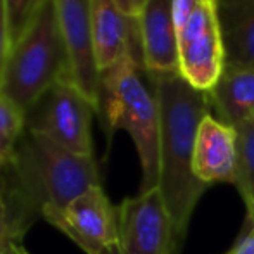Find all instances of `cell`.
Here are the masks:
<instances>
[{
  "mask_svg": "<svg viewBox=\"0 0 254 254\" xmlns=\"http://www.w3.org/2000/svg\"><path fill=\"white\" fill-rule=\"evenodd\" d=\"M159 107V189L182 246L190 216L207 185L194 175L195 138L213 114L209 92L194 88L180 73L147 74Z\"/></svg>",
  "mask_w": 254,
  "mask_h": 254,
  "instance_id": "6da1fadb",
  "label": "cell"
},
{
  "mask_svg": "<svg viewBox=\"0 0 254 254\" xmlns=\"http://www.w3.org/2000/svg\"><path fill=\"white\" fill-rule=\"evenodd\" d=\"M2 173L28 228L37 218L49 221L88 189L101 185L94 156L74 154L31 130L24 131L12 163Z\"/></svg>",
  "mask_w": 254,
  "mask_h": 254,
  "instance_id": "7a4b0ae2",
  "label": "cell"
},
{
  "mask_svg": "<svg viewBox=\"0 0 254 254\" xmlns=\"http://www.w3.org/2000/svg\"><path fill=\"white\" fill-rule=\"evenodd\" d=\"M140 71L131 56L104 71L97 114L109 140L116 130L131 137L142 170L140 192H149L159 184V107Z\"/></svg>",
  "mask_w": 254,
  "mask_h": 254,
  "instance_id": "3957f363",
  "label": "cell"
},
{
  "mask_svg": "<svg viewBox=\"0 0 254 254\" xmlns=\"http://www.w3.org/2000/svg\"><path fill=\"white\" fill-rule=\"evenodd\" d=\"M63 78L71 80V67L56 0H42L30 26L10 49L0 92L26 114Z\"/></svg>",
  "mask_w": 254,
  "mask_h": 254,
  "instance_id": "277c9868",
  "label": "cell"
},
{
  "mask_svg": "<svg viewBox=\"0 0 254 254\" xmlns=\"http://www.w3.org/2000/svg\"><path fill=\"white\" fill-rule=\"evenodd\" d=\"M95 106L69 80L52 85L26 113V130L49 137L61 147L81 156H94L92 118Z\"/></svg>",
  "mask_w": 254,
  "mask_h": 254,
  "instance_id": "5b68a950",
  "label": "cell"
},
{
  "mask_svg": "<svg viewBox=\"0 0 254 254\" xmlns=\"http://www.w3.org/2000/svg\"><path fill=\"white\" fill-rule=\"evenodd\" d=\"M223 69L218 0H206L178 30V71L194 88L211 92Z\"/></svg>",
  "mask_w": 254,
  "mask_h": 254,
  "instance_id": "8992f818",
  "label": "cell"
},
{
  "mask_svg": "<svg viewBox=\"0 0 254 254\" xmlns=\"http://www.w3.org/2000/svg\"><path fill=\"white\" fill-rule=\"evenodd\" d=\"M49 223L85 254H121L120 214L102 185L83 192Z\"/></svg>",
  "mask_w": 254,
  "mask_h": 254,
  "instance_id": "52a82bcc",
  "label": "cell"
},
{
  "mask_svg": "<svg viewBox=\"0 0 254 254\" xmlns=\"http://www.w3.org/2000/svg\"><path fill=\"white\" fill-rule=\"evenodd\" d=\"M121 254H175V227L159 189L127 197L118 206Z\"/></svg>",
  "mask_w": 254,
  "mask_h": 254,
  "instance_id": "ba28073f",
  "label": "cell"
},
{
  "mask_svg": "<svg viewBox=\"0 0 254 254\" xmlns=\"http://www.w3.org/2000/svg\"><path fill=\"white\" fill-rule=\"evenodd\" d=\"M56 10L69 56L71 81L99 111L101 71L92 42V0H56Z\"/></svg>",
  "mask_w": 254,
  "mask_h": 254,
  "instance_id": "9c48e42d",
  "label": "cell"
},
{
  "mask_svg": "<svg viewBox=\"0 0 254 254\" xmlns=\"http://www.w3.org/2000/svg\"><path fill=\"white\" fill-rule=\"evenodd\" d=\"M92 42L101 74L125 56L144 69L138 17H128L116 0H92Z\"/></svg>",
  "mask_w": 254,
  "mask_h": 254,
  "instance_id": "30bf717a",
  "label": "cell"
},
{
  "mask_svg": "<svg viewBox=\"0 0 254 254\" xmlns=\"http://www.w3.org/2000/svg\"><path fill=\"white\" fill-rule=\"evenodd\" d=\"M142 61L147 74L178 71V31L173 17V0H147L138 16Z\"/></svg>",
  "mask_w": 254,
  "mask_h": 254,
  "instance_id": "8fae6325",
  "label": "cell"
},
{
  "mask_svg": "<svg viewBox=\"0 0 254 254\" xmlns=\"http://www.w3.org/2000/svg\"><path fill=\"white\" fill-rule=\"evenodd\" d=\"M237 164V131L234 127L207 114L195 138L194 175L209 187L216 182L235 180Z\"/></svg>",
  "mask_w": 254,
  "mask_h": 254,
  "instance_id": "7c38bea8",
  "label": "cell"
},
{
  "mask_svg": "<svg viewBox=\"0 0 254 254\" xmlns=\"http://www.w3.org/2000/svg\"><path fill=\"white\" fill-rule=\"evenodd\" d=\"M225 66L254 69V0H218Z\"/></svg>",
  "mask_w": 254,
  "mask_h": 254,
  "instance_id": "4fadbf2b",
  "label": "cell"
},
{
  "mask_svg": "<svg viewBox=\"0 0 254 254\" xmlns=\"http://www.w3.org/2000/svg\"><path fill=\"white\" fill-rule=\"evenodd\" d=\"M209 99L214 116L223 123L235 128L254 121V69L225 66Z\"/></svg>",
  "mask_w": 254,
  "mask_h": 254,
  "instance_id": "5bb4252c",
  "label": "cell"
},
{
  "mask_svg": "<svg viewBox=\"0 0 254 254\" xmlns=\"http://www.w3.org/2000/svg\"><path fill=\"white\" fill-rule=\"evenodd\" d=\"M237 131V164H235V180L241 197L246 204V228L254 227V121H248L239 127Z\"/></svg>",
  "mask_w": 254,
  "mask_h": 254,
  "instance_id": "9a60e30c",
  "label": "cell"
},
{
  "mask_svg": "<svg viewBox=\"0 0 254 254\" xmlns=\"http://www.w3.org/2000/svg\"><path fill=\"white\" fill-rule=\"evenodd\" d=\"M28 227L10 195L9 184L0 173V254H17Z\"/></svg>",
  "mask_w": 254,
  "mask_h": 254,
  "instance_id": "2e32d148",
  "label": "cell"
},
{
  "mask_svg": "<svg viewBox=\"0 0 254 254\" xmlns=\"http://www.w3.org/2000/svg\"><path fill=\"white\" fill-rule=\"evenodd\" d=\"M26 131V114L0 92V173L10 166Z\"/></svg>",
  "mask_w": 254,
  "mask_h": 254,
  "instance_id": "e0dca14e",
  "label": "cell"
},
{
  "mask_svg": "<svg viewBox=\"0 0 254 254\" xmlns=\"http://www.w3.org/2000/svg\"><path fill=\"white\" fill-rule=\"evenodd\" d=\"M40 2L42 0H3L12 45L23 37L26 28L30 26Z\"/></svg>",
  "mask_w": 254,
  "mask_h": 254,
  "instance_id": "ac0fdd59",
  "label": "cell"
},
{
  "mask_svg": "<svg viewBox=\"0 0 254 254\" xmlns=\"http://www.w3.org/2000/svg\"><path fill=\"white\" fill-rule=\"evenodd\" d=\"M12 42H10V31H9V21H7L5 3L0 0V80H2L3 69L9 61Z\"/></svg>",
  "mask_w": 254,
  "mask_h": 254,
  "instance_id": "d6986e66",
  "label": "cell"
},
{
  "mask_svg": "<svg viewBox=\"0 0 254 254\" xmlns=\"http://www.w3.org/2000/svg\"><path fill=\"white\" fill-rule=\"evenodd\" d=\"M206 0H173V17L177 31L189 21V17L202 5Z\"/></svg>",
  "mask_w": 254,
  "mask_h": 254,
  "instance_id": "ffe728a7",
  "label": "cell"
},
{
  "mask_svg": "<svg viewBox=\"0 0 254 254\" xmlns=\"http://www.w3.org/2000/svg\"><path fill=\"white\" fill-rule=\"evenodd\" d=\"M227 254H254V227L248 232H242L237 244Z\"/></svg>",
  "mask_w": 254,
  "mask_h": 254,
  "instance_id": "44dd1931",
  "label": "cell"
},
{
  "mask_svg": "<svg viewBox=\"0 0 254 254\" xmlns=\"http://www.w3.org/2000/svg\"><path fill=\"white\" fill-rule=\"evenodd\" d=\"M116 3L128 17H138L147 0H116Z\"/></svg>",
  "mask_w": 254,
  "mask_h": 254,
  "instance_id": "7402d4cb",
  "label": "cell"
},
{
  "mask_svg": "<svg viewBox=\"0 0 254 254\" xmlns=\"http://www.w3.org/2000/svg\"><path fill=\"white\" fill-rule=\"evenodd\" d=\"M17 254H30V253H28L24 248H21V249H19V253H17Z\"/></svg>",
  "mask_w": 254,
  "mask_h": 254,
  "instance_id": "603a6c76",
  "label": "cell"
}]
</instances>
